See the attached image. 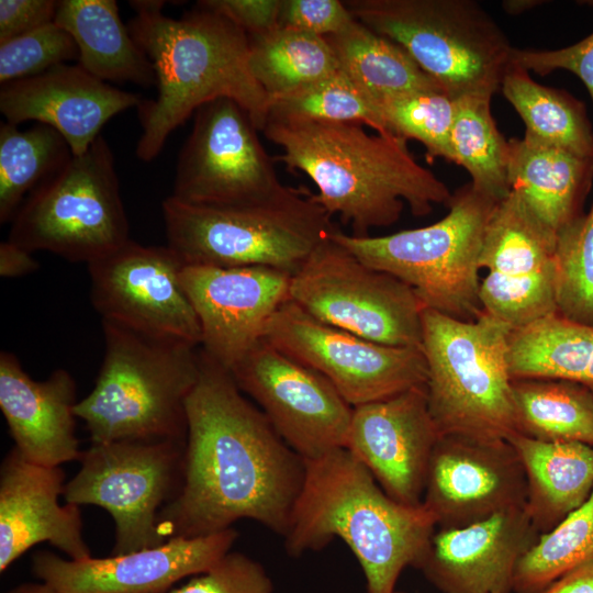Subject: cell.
Masks as SVG:
<instances>
[{"instance_id":"35","label":"cell","mask_w":593,"mask_h":593,"mask_svg":"<svg viewBox=\"0 0 593 593\" xmlns=\"http://www.w3.org/2000/svg\"><path fill=\"white\" fill-rule=\"evenodd\" d=\"M593 559V491L551 530L540 534L515 569V593H539L557 579Z\"/></svg>"},{"instance_id":"17","label":"cell","mask_w":593,"mask_h":593,"mask_svg":"<svg viewBox=\"0 0 593 593\" xmlns=\"http://www.w3.org/2000/svg\"><path fill=\"white\" fill-rule=\"evenodd\" d=\"M228 371L303 459L345 448L353 406L317 371L265 340Z\"/></svg>"},{"instance_id":"50","label":"cell","mask_w":593,"mask_h":593,"mask_svg":"<svg viewBox=\"0 0 593 593\" xmlns=\"http://www.w3.org/2000/svg\"><path fill=\"white\" fill-rule=\"evenodd\" d=\"M394 593H403V592L395 591Z\"/></svg>"},{"instance_id":"18","label":"cell","mask_w":593,"mask_h":593,"mask_svg":"<svg viewBox=\"0 0 593 593\" xmlns=\"http://www.w3.org/2000/svg\"><path fill=\"white\" fill-rule=\"evenodd\" d=\"M526 474L507 439L440 435L422 504L439 528H458L526 503Z\"/></svg>"},{"instance_id":"8","label":"cell","mask_w":593,"mask_h":593,"mask_svg":"<svg viewBox=\"0 0 593 593\" xmlns=\"http://www.w3.org/2000/svg\"><path fill=\"white\" fill-rule=\"evenodd\" d=\"M497 203L468 182L452 193L447 214L430 225L366 237L336 228L331 237L363 264L410 286L424 309L471 321L482 312L479 260Z\"/></svg>"},{"instance_id":"16","label":"cell","mask_w":593,"mask_h":593,"mask_svg":"<svg viewBox=\"0 0 593 593\" xmlns=\"http://www.w3.org/2000/svg\"><path fill=\"white\" fill-rule=\"evenodd\" d=\"M556 237L514 192L495 205L479 260L483 312L513 329L557 314Z\"/></svg>"},{"instance_id":"41","label":"cell","mask_w":593,"mask_h":593,"mask_svg":"<svg viewBox=\"0 0 593 593\" xmlns=\"http://www.w3.org/2000/svg\"><path fill=\"white\" fill-rule=\"evenodd\" d=\"M593 5V1H585ZM511 64L546 76L556 70L575 75L585 86L593 104V33L575 44L557 49L514 47Z\"/></svg>"},{"instance_id":"21","label":"cell","mask_w":593,"mask_h":593,"mask_svg":"<svg viewBox=\"0 0 593 593\" xmlns=\"http://www.w3.org/2000/svg\"><path fill=\"white\" fill-rule=\"evenodd\" d=\"M439 437L424 384L354 406L345 448L390 497L418 506Z\"/></svg>"},{"instance_id":"13","label":"cell","mask_w":593,"mask_h":593,"mask_svg":"<svg viewBox=\"0 0 593 593\" xmlns=\"http://www.w3.org/2000/svg\"><path fill=\"white\" fill-rule=\"evenodd\" d=\"M262 340L325 377L354 407L424 385L422 348L378 344L323 323L288 300Z\"/></svg>"},{"instance_id":"5","label":"cell","mask_w":593,"mask_h":593,"mask_svg":"<svg viewBox=\"0 0 593 593\" xmlns=\"http://www.w3.org/2000/svg\"><path fill=\"white\" fill-rule=\"evenodd\" d=\"M104 356L91 392L75 406L91 443L187 440V399L199 347L142 336L103 322Z\"/></svg>"},{"instance_id":"23","label":"cell","mask_w":593,"mask_h":593,"mask_svg":"<svg viewBox=\"0 0 593 593\" xmlns=\"http://www.w3.org/2000/svg\"><path fill=\"white\" fill-rule=\"evenodd\" d=\"M142 101L139 94L118 89L78 64H60L0 89V112L7 122L49 125L63 135L75 156L90 147L108 121Z\"/></svg>"},{"instance_id":"34","label":"cell","mask_w":593,"mask_h":593,"mask_svg":"<svg viewBox=\"0 0 593 593\" xmlns=\"http://www.w3.org/2000/svg\"><path fill=\"white\" fill-rule=\"evenodd\" d=\"M492 98L467 96L457 100L450 133L451 163L461 166L480 193L500 202L511 188L507 180L508 141L491 111Z\"/></svg>"},{"instance_id":"24","label":"cell","mask_w":593,"mask_h":593,"mask_svg":"<svg viewBox=\"0 0 593 593\" xmlns=\"http://www.w3.org/2000/svg\"><path fill=\"white\" fill-rule=\"evenodd\" d=\"M60 467L31 462L13 447L0 467V572L33 546L48 542L69 559L91 557L78 505L59 504Z\"/></svg>"},{"instance_id":"37","label":"cell","mask_w":593,"mask_h":593,"mask_svg":"<svg viewBox=\"0 0 593 593\" xmlns=\"http://www.w3.org/2000/svg\"><path fill=\"white\" fill-rule=\"evenodd\" d=\"M269 116L360 123L391 134L379 108L340 69L306 88L270 102Z\"/></svg>"},{"instance_id":"46","label":"cell","mask_w":593,"mask_h":593,"mask_svg":"<svg viewBox=\"0 0 593 593\" xmlns=\"http://www.w3.org/2000/svg\"><path fill=\"white\" fill-rule=\"evenodd\" d=\"M539 593H593V559L570 570Z\"/></svg>"},{"instance_id":"32","label":"cell","mask_w":593,"mask_h":593,"mask_svg":"<svg viewBox=\"0 0 593 593\" xmlns=\"http://www.w3.org/2000/svg\"><path fill=\"white\" fill-rule=\"evenodd\" d=\"M249 68L269 102L340 69L326 37L283 26L249 37Z\"/></svg>"},{"instance_id":"2","label":"cell","mask_w":593,"mask_h":593,"mask_svg":"<svg viewBox=\"0 0 593 593\" xmlns=\"http://www.w3.org/2000/svg\"><path fill=\"white\" fill-rule=\"evenodd\" d=\"M362 126L269 116L262 132L282 150L276 160L305 174L317 188L315 200L354 236L394 224L405 204L414 216L447 205L452 193L417 163L405 138Z\"/></svg>"},{"instance_id":"9","label":"cell","mask_w":593,"mask_h":593,"mask_svg":"<svg viewBox=\"0 0 593 593\" xmlns=\"http://www.w3.org/2000/svg\"><path fill=\"white\" fill-rule=\"evenodd\" d=\"M353 16L404 48L445 92L492 98L514 46L473 0H348Z\"/></svg>"},{"instance_id":"42","label":"cell","mask_w":593,"mask_h":593,"mask_svg":"<svg viewBox=\"0 0 593 593\" xmlns=\"http://www.w3.org/2000/svg\"><path fill=\"white\" fill-rule=\"evenodd\" d=\"M355 18L339 0H282L280 26L318 36H329L347 27Z\"/></svg>"},{"instance_id":"30","label":"cell","mask_w":593,"mask_h":593,"mask_svg":"<svg viewBox=\"0 0 593 593\" xmlns=\"http://www.w3.org/2000/svg\"><path fill=\"white\" fill-rule=\"evenodd\" d=\"M500 90L524 122V134L593 159V126L582 102L566 91L538 83L529 71L513 64Z\"/></svg>"},{"instance_id":"48","label":"cell","mask_w":593,"mask_h":593,"mask_svg":"<svg viewBox=\"0 0 593 593\" xmlns=\"http://www.w3.org/2000/svg\"><path fill=\"white\" fill-rule=\"evenodd\" d=\"M7 593H58L44 582H25L10 589Z\"/></svg>"},{"instance_id":"3","label":"cell","mask_w":593,"mask_h":593,"mask_svg":"<svg viewBox=\"0 0 593 593\" xmlns=\"http://www.w3.org/2000/svg\"><path fill=\"white\" fill-rule=\"evenodd\" d=\"M127 29L153 64L157 97L137 107L142 126L135 154L156 158L169 135L203 104L219 98L239 103L262 131L269 98L249 68V36L236 23L195 5L180 19L163 12L165 1H130Z\"/></svg>"},{"instance_id":"43","label":"cell","mask_w":593,"mask_h":593,"mask_svg":"<svg viewBox=\"0 0 593 593\" xmlns=\"http://www.w3.org/2000/svg\"><path fill=\"white\" fill-rule=\"evenodd\" d=\"M282 0H202L197 4L219 12L249 37L268 34L280 26Z\"/></svg>"},{"instance_id":"39","label":"cell","mask_w":593,"mask_h":593,"mask_svg":"<svg viewBox=\"0 0 593 593\" xmlns=\"http://www.w3.org/2000/svg\"><path fill=\"white\" fill-rule=\"evenodd\" d=\"M78 58L71 35L52 22L0 44V82L32 78Z\"/></svg>"},{"instance_id":"12","label":"cell","mask_w":593,"mask_h":593,"mask_svg":"<svg viewBox=\"0 0 593 593\" xmlns=\"http://www.w3.org/2000/svg\"><path fill=\"white\" fill-rule=\"evenodd\" d=\"M290 300L316 320L365 339L422 348L424 306L414 290L363 264L331 236L291 276Z\"/></svg>"},{"instance_id":"33","label":"cell","mask_w":593,"mask_h":593,"mask_svg":"<svg viewBox=\"0 0 593 593\" xmlns=\"http://www.w3.org/2000/svg\"><path fill=\"white\" fill-rule=\"evenodd\" d=\"M63 135L36 123L20 131L0 124V223L11 222L27 195L58 172L72 157Z\"/></svg>"},{"instance_id":"27","label":"cell","mask_w":593,"mask_h":593,"mask_svg":"<svg viewBox=\"0 0 593 593\" xmlns=\"http://www.w3.org/2000/svg\"><path fill=\"white\" fill-rule=\"evenodd\" d=\"M507 440L525 470V508L537 532L547 533L591 495L593 446L578 441H540L518 433Z\"/></svg>"},{"instance_id":"14","label":"cell","mask_w":593,"mask_h":593,"mask_svg":"<svg viewBox=\"0 0 593 593\" xmlns=\"http://www.w3.org/2000/svg\"><path fill=\"white\" fill-rule=\"evenodd\" d=\"M250 114L235 100L214 99L193 114L176 166L171 197L193 205H240L265 200L284 184Z\"/></svg>"},{"instance_id":"7","label":"cell","mask_w":593,"mask_h":593,"mask_svg":"<svg viewBox=\"0 0 593 593\" xmlns=\"http://www.w3.org/2000/svg\"><path fill=\"white\" fill-rule=\"evenodd\" d=\"M427 404L440 435L508 439L517 433L508 369L512 327L481 312L461 321L422 314Z\"/></svg>"},{"instance_id":"11","label":"cell","mask_w":593,"mask_h":593,"mask_svg":"<svg viewBox=\"0 0 593 593\" xmlns=\"http://www.w3.org/2000/svg\"><path fill=\"white\" fill-rule=\"evenodd\" d=\"M184 452L186 441L178 440L91 443L63 497L78 506H100L112 516V555L159 546L166 540L158 515L181 489Z\"/></svg>"},{"instance_id":"36","label":"cell","mask_w":593,"mask_h":593,"mask_svg":"<svg viewBox=\"0 0 593 593\" xmlns=\"http://www.w3.org/2000/svg\"><path fill=\"white\" fill-rule=\"evenodd\" d=\"M555 289L559 316L593 326V204L557 232Z\"/></svg>"},{"instance_id":"1","label":"cell","mask_w":593,"mask_h":593,"mask_svg":"<svg viewBox=\"0 0 593 593\" xmlns=\"http://www.w3.org/2000/svg\"><path fill=\"white\" fill-rule=\"evenodd\" d=\"M187 399L181 489L158 515L165 540L216 534L254 519L283 537L305 478V460L249 402L231 372L201 349Z\"/></svg>"},{"instance_id":"51","label":"cell","mask_w":593,"mask_h":593,"mask_svg":"<svg viewBox=\"0 0 593 593\" xmlns=\"http://www.w3.org/2000/svg\"><path fill=\"white\" fill-rule=\"evenodd\" d=\"M589 387H590V388L592 389V391H593V385H589Z\"/></svg>"},{"instance_id":"22","label":"cell","mask_w":593,"mask_h":593,"mask_svg":"<svg viewBox=\"0 0 593 593\" xmlns=\"http://www.w3.org/2000/svg\"><path fill=\"white\" fill-rule=\"evenodd\" d=\"M525 508L438 528L415 568L441 593H511L521 558L539 537Z\"/></svg>"},{"instance_id":"19","label":"cell","mask_w":593,"mask_h":593,"mask_svg":"<svg viewBox=\"0 0 593 593\" xmlns=\"http://www.w3.org/2000/svg\"><path fill=\"white\" fill-rule=\"evenodd\" d=\"M291 276L268 267L184 265L181 282L200 323L201 350L231 370L290 300Z\"/></svg>"},{"instance_id":"10","label":"cell","mask_w":593,"mask_h":593,"mask_svg":"<svg viewBox=\"0 0 593 593\" xmlns=\"http://www.w3.org/2000/svg\"><path fill=\"white\" fill-rule=\"evenodd\" d=\"M8 239L87 265L130 239L113 153L102 135L27 195Z\"/></svg>"},{"instance_id":"40","label":"cell","mask_w":593,"mask_h":593,"mask_svg":"<svg viewBox=\"0 0 593 593\" xmlns=\"http://www.w3.org/2000/svg\"><path fill=\"white\" fill-rule=\"evenodd\" d=\"M168 593H273V584L260 562L231 550L206 572Z\"/></svg>"},{"instance_id":"20","label":"cell","mask_w":593,"mask_h":593,"mask_svg":"<svg viewBox=\"0 0 593 593\" xmlns=\"http://www.w3.org/2000/svg\"><path fill=\"white\" fill-rule=\"evenodd\" d=\"M232 527L200 537H176L138 551L85 560L48 551L32 557L33 574L58 593H168L180 580L206 572L232 550Z\"/></svg>"},{"instance_id":"45","label":"cell","mask_w":593,"mask_h":593,"mask_svg":"<svg viewBox=\"0 0 593 593\" xmlns=\"http://www.w3.org/2000/svg\"><path fill=\"white\" fill-rule=\"evenodd\" d=\"M32 253L7 239L0 244V276L18 278L38 269Z\"/></svg>"},{"instance_id":"28","label":"cell","mask_w":593,"mask_h":593,"mask_svg":"<svg viewBox=\"0 0 593 593\" xmlns=\"http://www.w3.org/2000/svg\"><path fill=\"white\" fill-rule=\"evenodd\" d=\"M54 23L74 38L77 64L92 76L113 82L156 86L152 61L120 18L114 0H60Z\"/></svg>"},{"instance_id":"31","label":"cell","mask_w":593,"mask_h":593,"mask_svg":"<svg viewBox=\"0 0 593 593\" xmlns=\"http://www.w3.org/2000/svg\"><path fill=\"white\" fill-rule=\"evenodd\" d=\"M517 433L540 441L593 446V391L563 379H513Z\"/></svg>"},{"instance_id":"26","label":"cell","mask_w":593,"mask_h":593,"mask_svg":"<svg viewBox=\"0 0 593 593\" xmlns=\"http://www.w3.org/2000/svg\"><path fill=\"white\" fill-rule=\"evenodd\" d=\"M507 180L511 191L557 233L582 214L593 159L524 134L508 139Z\"/></svg>"},{"instance_id":"4","label":"cell","mask_w":593,"mask_h":593,"mask_svg":"<svg viewBox=\"0 0 593 593\" xmlns=\"http://www.w3.org/2000/svg\"><path fill=\"white\" fill-rule=\"evenodd\" d=\"M305 460V459H304ZM302 490L283 535L299 557L342 539L359 562L367 593H394L402 571L416 567L435 532L424 507L394 501L346 448L305 460Z\"/></svg>"},{"instance_id":"49","label":"cell","mask_w":593,"mask_h":593,"mask_svg":"<svg viewBox=\"0 0 593 593\" xmlns=\"http://www.w3.org/2000/svg\"><path fill=\"white\" fill-rule=\"evenodd\" d=\"M582 383L593 385V347L589 357L588 366L582 378Z\"/></svg>"},{"instance_id":"38","label":"cell","mask_w":593,"mask_h":593,"mask_svg":"<svg viewBox=\"0 0 593 593\" xmlns=\"http://www.w3.org/2000/svg\"><path fill=\"white\" fill-rule=\"evenodd\" d=\"M389 132L419 142L428 160L451 161L450 133L457 100L441 89L388 99L378 105Z\"/></svg>"},{"instance_id":"29","label":"cell","mask_w":593,"mask_h":593,"mask_svg":"<svg viewBox=\"0 0 593 593\" xmlns=\"http://www.w3.org/2000/svg\"><path fill=\"white\" fill-rule=\"evenodd\" d=\"M326 40L340 70L377 107L391 98L441 89L404 48L356 19Z\"/></svg>"},{"instance_id":"44","label":"cell","mask_w":593,"mask_h":593,"mask_svg":"<svg viewBox=\"0 0 593 593\" xmlns=\"http://www.w3.org/2000/svg\"><path fill=\"white\" fill-rule=\"evenodd\" d=\"M58 1L1 0L0 44L54 22Z\"/></svg>"},{"instance_id":"15","label":"cell","mask_w":593,"mask_h":593,"mask_svg":"<svg viewBox=\"0 0 593 593\" xmlns=\"http://www.w3.org/2000/svg\"><path fill=\"white\" fill-rule=\"evenodd\" d=\"M183 266L170 247L130 238L88 264L92 305L103 322L200 347V323L181 282Z\"/></svg>"},{"instance_id":"47","label":"cell","mask_w":593,"mask_h":593,"mask_svg":"<svg viewBox=\"0 0 593 593\" xmlns=\"http://www.w3.org/2000/svg\"><path fill=\"white\" fill-rule=\"evenodd\" d=\"M545 3V1L538 0H507L503 2V8L510 14H521L525 11L534 9L535 7Z\"/></svg>"},{"instance_id":"25","label":"cell","mask_w":593,"mask_h":593,"mask_svg":"<svg viewBox=\"0 0 593 593\" xmlns=\"http://www.w3.org/2000/svg\"><path fill=\"white\" fill-rule=\"evenodd\" d=\"M77 385L65 369L43 381L33 380L12 353L0 354V409L26 460L48 466L80 460L76 436Z\"/></svg>"},{"instance_id":"6","label":"cell","mask_w":593,"mask_h":593,"mask_svg":"<svg viewBox=\"0 0 593 593\" xmlns=\"http://www.w3.org/2000/svg\"><path fill=\"white\" fill-rule=\"evenodd\" d=\"M170 247L183 265L268 267L290 275L337 228L303 188L240 205H193L171 195L161 204Z\"/></svg>"}]
</instances>
